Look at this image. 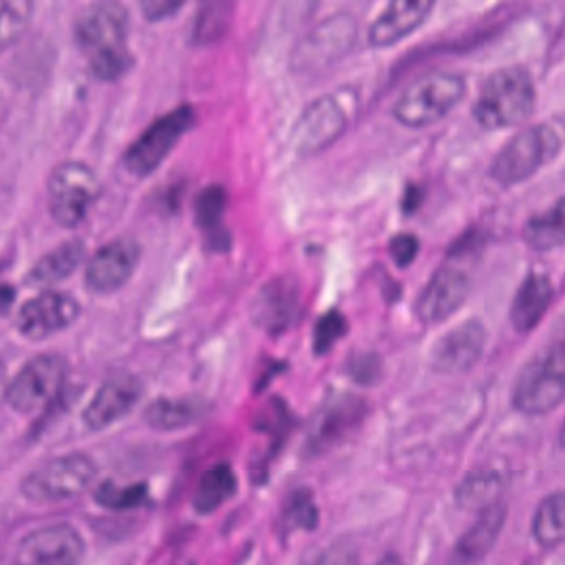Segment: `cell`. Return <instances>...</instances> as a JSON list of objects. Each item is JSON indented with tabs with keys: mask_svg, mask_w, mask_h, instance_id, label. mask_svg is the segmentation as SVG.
Segmentation results:
<instances>
[{
	"mask_svg": "<svg viewBox=\"0 0 565 565\" xmlns=\"http://www.w3.org/2000/svg\"><path fill=\"white\" fill-rule=\"evenodd\" d=\"M128 32L130 14L120 2H98L78 15L75 42L98 81L115 82L130 71L134 57Z\"/></svg>",
	"mask_w": 565,
	"mask_h": 565,
	"instance_id": "obj_1",
	"label": "cell"
},
{
	"mask_svg": "<svg viewBox=\"0 0 565 565\" xmlns=\"http://www.w3.org/2000/svg\"><path fill=\"white\" fill-rule=\"evenodd\" d=\"M534 81L524 67H502L486 78L472 115L484 130L524 124L535 110Z\"/></svg>",
	"mask_w": 565,
	"mask_h": 565,
	"instance_id": "obj_2",
	"label": "cell"
},
{
	"mask_svg": "<svg viewBox=\"0 0 565 565\" xmlns=\"http://www.w3.org/2000/svg\"><path fill=\"white\" fill-rule=\"evenodd\" d=\"M561 151L562 138L554 127L547 124L532 125L514 135L495 154L489 177L499 186H515L552 163Z\"/></svg>",
	"mask_w": 565,
	"mask_h": 565,
	"instance_id": "obj_3",
	"label": "cell"
},
{
	"mask_svg": "<svg viewBox=\"0 0 565 565\" xmlns=\"http://www.w3.org/2000/svg\"><path fill=\"white\" fill-rule=\"evenodd\" d=\"M565 396V352L562 342L529 360L512 388V406L525 416H544Z\"/></svg>",
	"mask_w": 565,
	"mask_h": 565,
	"instance_id": "obj_4",
	"label": "cell"
},
{
	"mask_svg": "<svg viewBox=\"0 0 565 565\" xmlns=\"http://www.w3.org/2000/svg\"><path fill=\"white\" fill-rule=\"evenodd\" d=\"M465 78L451 72H429L416 78L393 107L396 121L423 128L445 118L465 98Z\"/></svg>",
	"mask_w": 565,
	"mask_h": 565,
	"instance_id": "obj_5",
	"label": "cell"
},
{
	"mask_svg": "<svg viewBox=\"0 0 565 565\" xmlns=\"http://www.w3.org/2000/svg\"><path fill=\"white\" fill-rule=\"evenodd\" d=\"M102 194L97 173L82 161H64L52 170L47 183L49 211L58 226H81Z\"/></svg>",
	"mask_w": 565,
	"mask_h": 565,
	"instance_id": "obj_6",
	"label": "cell"
},
{
	"mask_svg": "<svg viewBox=\"0 0 565 565\" xmlns=\"http://www.w3.org/2000/svg\"><path fill=\"white\" fill-rule=\"evenodd\" d=\"M97 466L81 452L57 456L32 469L21 484L29 501L51 504L77 498L94 484Z\"/></svg>",
	"mask_w": 565,
	"mask_h": 565,
	"instance_id": "obj_7",
	"label": "cell"
},
{
	"mask_svg": "<svg viewBox=\"0 0 565 565\" xmlns=\"http://www.w3.org/2000/svg\"><path fill=\"white\" fill-rule=\"evenodd\" d=\"M194 124L196 110L191 105H180L157 118L128 148L124 157L125 168L135 177H150Z\"/></svg>",
	"mask_w": 565,
	"mask_h": 565,
	"instance_id": "obj_8",
	"label": "cell"
},
{
	"mask_svg": "<svg viewBox=\"0 0 565 565\" xmlns=\"http://www.w3.org/2000/svg\"><path fill=\"white\" fill-rule=\"evenodd\" d=\"M67 362L55 353L35 356L22 366L15 379L6 386V402L22 415L41 412L51 405L64 388Z\"/></svg>",
	"mask_w": 565,
	"mask_h": 565,
	"instance_id": "obj_9",
	"label": "cell"
},
{
	"mask_svg": "<svg viewBox=\"0 0 565 565\" xmlns=\"http://www.w3.org/2000/svg\"><path fill=\"white\" fill-rule=\"evenodd\" d=\"M347 115L333 95H323L307 105L290 135V145L302 157L320 153L342 137Z\"/></svg>",
	"mask_w": 565,
	"mask_h": 565,
	"instance_id": "obj_10",
	"label": "cell"
},
{
	"mask_svg": "<svg viewBox=\"0 0 565 565\" xmlns=\"http://www.w3.org/2000/svg\"><path fill=\"white\" fill-rule=\"evenodd\" d=\"M85 544L77 529L52 524L31 532L19 544L11 565H82Z\"/></svg>",
	"mask_w": 565,
	"mask_h": 565,
	"instance_id": "obj_11",
	"label": "cell"
},
{
	"mask_svg": "<svg viewBox=\"0 0 565 565\" xmlns=\"http://www.w3.org/2000/svg\"><path fill=\"white\" fill-rule=\"evenodd\" d=\"M81 316V303L71 294L44 290L19 310L15 327L29 340H45L68 329Z\"/></svg>",
	"mask_w": 565,
	"mask_h": 565,
	"instance_id": "obj_12",
	"label": "cell"
},
{
	"mask_svg": "<svg viewBox=\"0 0 565 565\" xmlns=\"http://www.w3.org/2000/svg\"><path fill=\"white\" fill-rule=\"evenodd\" d=\"M365 412L366 403L359 396L349 393L330 396L310 419L307 448L312 455L332 448L359 426Z\"/></svg>",
	"mask_w": 565,
	"mask_h": 565,
	"instance_id": "obj_13",
	"label": "cell"
},
{
	"mask_svg": "<svg viewBox=\"0 0 565 565\" xmlns=\"http://www.w3.org/2000/svg\"><path fill=\"white\" fill-rule=\"evenodd\" d=\"M486 329L481 320L469 319L436 340L429 352V366L439 375L469 372L482 356Z\"/></svg>",
	"mask_w": 565,
	"mask_h": 565,
	"instance_id": "obj_14",
	"label": "cell"
},
{
	"mask_svg": "<svg viewBox=\"0 0 565 565\" xmlns=\"http://www.w3.org/2000/svg\"><path fill=\"white\" fill-rule=\"evenodd\" d=\"M141 247L134 239H115L102 246L85 267V286L92 294H114L125 286L140 263Z\"/></svg>",
	"mask_w": 565,
	"mask_h": 565,
	"instance_id": "obj_15",
	"label": "cell"
},
{
	"mask_svg": "<svg viewBox=\"0 0 565 565\" xmlns=\"http://www.w3.org/2000/svg\"><path fill=\"white\" fill-rule=\"evenodd\" d=\"M468 274L455 266H443L433 274L416 300V316L422 322L441 323L458 312L468 299Z\"/></svg>",
	"mask_w": 565,
	"mask_h": 565,
	"instance_id": "obj_16",
	"label": "cell"
},
{
	"mask_svg": "<svg viewBox=\"0 0 565 565\" xmlns=\"http://www.w3.org/2000/svg\"><path fill=\"white\" fill-rule=\"evenodd\" d=\"M300 316V290L294 280L276 277L260 287L250 306V319L269 335L286 333Z\"/></svg>",
	"mask_w": 565,
	"mask_h": 565,
	"instance_id": "obj_17",
	"label": "cell"
},
{
	"mask_svg": "<svg viewBox=\"0 0 565 565\" xmlns=\"http://www.w3.org/2000/svg\"><path fill=\"white\" fill-rule=\"evenodd\" d=\"M143 383L131 373L111 376L95 393L84 409L85 425L94 431H102L115 425L137 406L143 396Z\"/></svg>",
	"mask_w": 565,
	"mask_h": 565,
	"instance_id": "obj_18",
	"label": "cell"
},
{
	"mask_svg": "<svg viewBox=\"0 0 565 565\" xmlns=\"http://www.w3.org/2000/svg\"><path fill=\"white\" fill-rule=\"evenodd\" d=\"M431 0H396L376 18L370 28V44L375 49L392 47L412 35L431 15Z\"/></svg>",
	"mask_w": 565,
	"mask_h": 565,
	"instance_id": "obj_19",
	"label": "cell"
},
{
	"mask_svg": "<svg viewBox=\"0 0 565 565\" xmlns=\"http://www.w3.org/2000/svg\"><path fill=\"white\" fill-rule=\"evenodd\" d=\"M356 25L349 15H335L323 22L307 39L303 47L300 49L299 64L303 67L313 68L316 65H329L330 62L347 54L349 49L355 44Z\"/></svg>",
	"mask_w": 565,
	"mask_h": 565,
	"instance_id": "obj_20",
	"label": "cell"
},
{
	"mask_svg": "<svg viewBox=\"0 0 565 565\" xmlns=\"http://www.w3.org/2000/svg\"><path fill=\"white\" fill-rule=\"evenodd\" d=\"M508 508L504 502H495L491 508L479 512L475 524L456 542L451 552L452 565H476L494 547L504 529Z\"/></svg>",
	"mask_w": 565,
	"mask_h": 565,
	"instance_id": "obj_21",
	"label": "cell"
},
{
	"mask_svg": "<svg viewBox=\"0 0 565 565\" xmlns=\"http://www.w3.org/2000/svg\"><path fill=\"white\" fill-rule=\"evenodd\" d=\"M554 300V286L545 274L532 273L512 299L509 319L519 333H529L544 319Z\"/></svg>",
	"mask_w": 565,
	"mask_h": 565,
	"instance_id": "obj_22",
	"label": "cell"
},
{
	"mask_svg": "<svg viewBox=\"0 0 565 565\" xmlns=\"http://www.w3.org/2000/svg\"><path fill=\"white\" fill-rule=\"evenodd\" d=\"M84 257L85 244L78 239L67 241L57 249L51 250L42 259H39L29 270L25 282L32 287H42V289L55 286V284L68 279L81 267Z\"/></svg>",
	"mask_w": 565,
	"mask_h": 565,
	"instance_id": "obj_23",
	"label": "cell"
},
{
	"mask_svg": "<svg viewBox=\"0 0 565 565\" xmlns=\"http://www.w3.org/2000/svg\"><path fill=\"white\" fill-rule=\"evenodd\" d=\"M237 492V476L227 462L211 466L198 482L193 508L198 514L207 515L226 504Z\"/></svg>",
	"mask_w": 565,
	"mask_h": 565,
	"instance_id": "obj_24",
	"label": "cell"
},
{
	"mask_svg": "<svg viewBox=\"0 0 565 565\" xmlns=\"http://www.w3.org/2000/svg\"><path fill=\"white\" fill-rule=\"evenodd\" d=\"M207 413V403L198 398H158L145 412L151 428L174 431L200 422Z\"/></svg>",
	"mask_w": 565,
	"mask_h": 565,
	"instance_id": "obj_25",
	"label": "cell"
},
{
	"mask_svg": "<svg viewBox=\"0 0 565 565\" xmlns=\"http://www.w3.org/2000/svg\"><path fill=\"white\" fill-rule=\"evenodd\" d=\"M504 478L498 469H478L466 476L455 491V501L462 511H484L501 501Z\"/></svg>",
	"mask_w": 565,
	"mask_h": 565,
	"instance_id": "obj_26",
	"label": "cell"
},
{
	"mask_svg": "<svg viewBox=\"0 0 565 565\" xmlns=\"http://www.w3.org/2000/svg\"><path fill=\"white\" fill-rule=\"evenodd\" d=\"M525 244L531 249L545 253L564 244V200H558L551 210L531 217L524 226Z\"/></svg>",
	"mask_w": 565,
	"mask_h": 565,
	"instance_id": "obj_27",
	"label": "cell"
},
{
	"mask_svg": "<svg viewBox=\"0 0 565 565\" xmlns=\"http://www.w3.org/2000/svg\"><path fill=\"white\" fill-rule=\"evenodd\" d=\"M565 499L561 491L542 499L532 519V535L545 548L557 547L564 541Z\"/></svg>",
	"mask_w": 565,
	"mask_h": 565,
	"instance_id": "obj_28",
	"label": "cell"
},
{
	"mask_svg": "<svg viewBox=\"0 0 565 565\" xmlns=\"http://www.w3.org/2000/svg\"><path fill=\"white\" fill-rule=\"evenodd\" d=\"M35 6L29 0H0V52L21 41L29 31Z\"/></svg>",
	"mask_w": 565,
	"mask_h": 565,
	"instance_id": "obj_29",
	"label": "cell"
},
{
	"mask_svg": "<svg viewBox=\"0 0 565 565\" xmlns=\"http://www.w3.org/2000/svg\"><path fill=\"white\" fill-rule=\"evenodd\" d=\"M319 524V509L313 501L312 492L307 489H297L287 498L280 514V529L282 535H290L296 531H313Z\"/></svg>",
	"mask_w": 565,
	"mask_h": 565,
	"instance_id": "obj_30",
	"label": "cell"
},
{
	"mask_svg": "<svg viewBox=\"0 0 565 565\" xmlns=\"http://www.w3.org/2000/svg\"><path fill=\"white\" fill-rule=\"evenodd\" d=\"M226 207L227 193L223 186L213 184V186L204 188L198 194L196 203H194V217H196L198 226L211 237L220 236Z\"/></svg>",
	"mask_w": 565,
	"mask_h": 565,
	"instance_id": "obj_31",
	"label": "cell"
},
{
	"mask_svg": "<svg viewBox=\"0 0 565 565\" xmlns=\"http://www.w3.org/2000/svg\"><path fill=\"white\" fill-rule=\"evenodd\" d=\"M294 416L289 406L279 398H273L257 413L254 428L264 435L270 436V455H276L284 439L292 429Z\"/></svg>",
	"mask_w": 565,
	"mask_h": 565,
	"instance_id": "obj_32",
	"label": "cell"
},
{
	"mask_svg": "<svg viewBox=\"0 0 565 565\" xmlns=\"http://www.w3.org/2000/svg\"><path fill=\"white\" fill-rule=\"evenodd\" d=\"M95 501L102 508L110 509V511H130V509H137L140 505L147 504L148 486L140 482V484L120 488L115 482H104L95 491Z\"/></svg>",
	"mask_w": 565,
	"mask_h": 565,
	"instance_id": "obj_33",
	"label": "cell"
},
{
	"mask_svg": "<svg viewBox=\"0 0 565 565\" xmlns=\"http://www.w3.org/2000/svg\"><path fill=\"white\" fill-rule=\"evenodd\" d=\"M349 332V322L339 310L332 309L317 320L313 329L312 349L316 355H327L339 340Z\"/></svg>",
	"mask_w": 565,
	"mask_h": 565,
	"instance_id": "obj_34",
	"label": "cell"
},
{
	"mask_svg": "<svg viewBox=\"0 0 565 565\" xmlns=\"http://www.w3.org/2000/svg\"><path fill=\"white\" fill-rule=\"evenodd\" d=\"M231 4H211L206 6L203 12H200L196 24V39L200 42H211L220 38L230 24Z\"/></svg>",
	"mask_w": 565,
	"mask_h": 565,
	"instance_id": "obj_35",
	"label": "cell"
},
{
	"mask_svg": "<svg viewBox=\"0 0 565 565\" xmlns=\"http://www.w3.org/2000/svg\"><path fill=\"white\" fill-rule=\"evenodd\" d=\"M419 253V239L415 234L399 233L390 239L388 254L398 267L412 266Z\"/></svg>",
	"mask_w": 565,
	"mask_h": 565,
	"instance_id": "obj_36",
	"label": "cell"
},
{
	"mask_svg": "<svg viewBox=\"0 0 565 565\" xmlns=\"http://www.w3.org/2000/svg\"><path fill=\"white\" fill-rule=\"evenodd\" d=\"M316 565H362L359 552L349 544H333L320 554Z\"/></svg>",
	"mask_w": 565,
	"mask_h": 565,
	"instance_id": "obj_37",
	"label": "cell"
},
{
	"mask_svg": "<svg viewBox=\"0 0 565 565\" xmlns=\"http://www.w3.org/2000/svg\"><path fill=\"white\" fill-rule=\"evenodd\" d=\"M183 6V2H177V0H147V2H141L140 8L145 19L160 22L177 14Z\"/></svg>",
	"mask_w": 565,
	"mask_h": 565,
	"instance_id": "obj_38",
	"label": "cell"
},
{
	"mask_svg": "<svg viewBox=\"0 0 565 565\" xmlns=\"http://www.w3.org/2000/svg\"><path fill=\"white\" fill-rule=\"evenodd\" d=\"M350 375L363 385H372L380 376L379 360L375 356L363 355L350 363Z\"/></svg>",
	"mask_w": 565,
	"mask_h": 565,
	"instance_id": "obj_39",
	"label": "cell"
},
{
	"mask_svg": "<svg viewBox=\"0 0 565 565\" xmlns=\"http://www.w3.org/2000/svg\"><path fill=\"white\" fill-rule=\"evenodd\" d=\"M14 302L15 290L9 284H0V316H6Z\"/></svg>",
	"mask_w": 565,
	"mask_h": 565,
	"instance_id": "obj_40",
	"label": "cell"
},
{
	"mask_svg": "<svg viewBox=\"0 0 565 565\" xmlns=\"http://www.w3.org/2000/svg\"><path fill=\"white\" fill-rule=\"evenodd\" d=\"M419 203H422V194H419L418 188H406L405 196H403V211H405V214H412L419 206Z\"/></svg>",
	"mask_w": 565,
	"mask_h": 565,
	"instance_id": "obj_41",
	"label": "cell"
},
{
	"mask_svg": "<svg viewBox=\"0 0 565 565\" xmlns=\"http://www.w3.org/2000/svg\"><path fill=\"white\" fill-rule=\"evenodd\" d=\"M376 565H405L403 564L402 557H399L398 554H395V552H392V554H386L385 557L382 558V561L379 562Z\"/></svg>",
	"mask_w": 565,
	"mask_h": 565,
	"instance_id": "obj_42",
	"label": "cell"
},
{
	"mask_svg": "<svg viewBox=\"0 0 565 565\" xmlns=\"http://www.w3.org/2000/svg\"><path fill=\"white\" fill-rule=\"evenodd\" d=\"M6 393L4 383H2V373H0V396Z\"/></svg>",
	"mask_w": 565,
	"mask_h": 565,
	"instance_id": "obj_43",
	"label": "cell"
}]
</instances>
